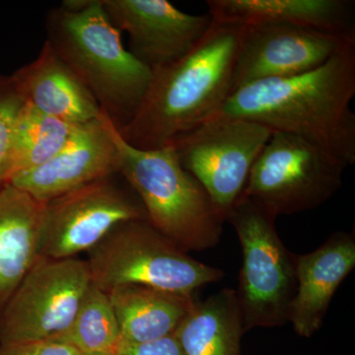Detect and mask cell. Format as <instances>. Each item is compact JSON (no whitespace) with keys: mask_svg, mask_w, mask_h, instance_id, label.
<instances>
[{"mask_svg":"<svg viewBox=\"0 0 355 355\" xmlns=\"http://www.w3.org/2000/svg\"><path fill=\"white\" fill-rule=\"evenodd\" d=\"M93 286L107 292L142 286L191 294L223 279V270L195 260L146 219L116 226L88 252Z\"/></svg>","mask_w":355,"mask_h":355,"instance_id":"5","label":"cell"},{"mask_svg":"<svg viewBox=\"0 0 355 355\" xmlns=\"http://www.w3.org/2000/svg\"><path fill=\"white\" fill-rule=\"evenodd\" d=\"M44 209L13 184L0 187V315L40 258Z\"/></svg>","mask_w":355,"mask_h":355,"instance_id":"17","label":"cell"},{"mask_svg":"<svg viewBox=\"0 0 355 355\" xmlns=\"http://www.w3.org/2000/svg\"><path fill=\"white\" fill-rule=\"evenodd\" d=\"M275 217L241 195L226 221L234 227L242 248L236 291L243 328H275L288 323L297 288L296 254L277 234Z\"/></svg>","mask_w":355,"mask_h":355,"instance_id":"6","label":"cell"},{"mask_svg":"<svg viewBox=\"0 0 355 355\" xmlns=\"http://www.w3.org/2000/svg\"><path fill=\"white\" fill-rule=\"evenodd\" d=\"M110 21L130 37V53L151 69L184 57L212 24L209 13L191 15L167 0H101Z\"/></svg>","mask_w":355,"mask_h":355,"instance_id":"12","label":"cell"},{"mask_svg":"<svg viewBox=\"0 0 355 355\" xmlns=\"http://www.w3.org/2000/svg\"><path fill=\"white\" fill-rule=\"evenodd\" d=\"M46 40L119 130L132 120L153 69L125 49L101 0H67L49 11Z\"/></svg>","mask_w":355,"mask_h":355,"instance_id":"3","label":"cell"},{"mask_svg":"<svg viewBox=\"0 0 355 355\" xmlns=\"http://www.w3.org/2000/svg\"><path fill=\"white\" fill-rule=\"evenodd\" d=\"M79 355H114V352H92V354H81Z\"/></svg>","mask_w":355,"mask_h":355,"instance_id":"25","label":"cell"},{"mask_svg":"<svg viewBox=\"0 0 355 355\" xmlns=\"http://www.w3.org/2000/svg\"><path fill=\"white\" fill-rule=\"evenodd\" d=\"M112 178L44 203L40 256L76 258L93 249L120 224L146 219L139 198L128 196Z\"/></svg>","mask_w":355,"mask_h":355,"instance_id":"10","label":"cell"},{"mask_svg":"<svg viewBox=\"0 0 355 355\" xmlns=\"http://www.w3.org/2000/svg\"><path fill=\"white\" fill-rule=\"evenodd\" d=\"M80 352L60 340H44V342L12 343L1 345L0 355H79Z\"/></svg>","mask_w":355,"mask_h":355,"instance_id":"24","label":"cell"},{"mask_svg":"<svg viewBox=\"0 0 355 355\" xmlns=\"http://www.w3.org/2000/svg\"><path fill=\"white\" fill-rule=\"evenodd\" d=\"M272 132L253 121L212 116L171 144L181 164L200 182L226 221Z\"/></svg>","mask_w":355,"mask_h":355,"instance_id":"8","label":"cell"},{"mask_svg":"<svg viewBox=\"0 0 355 355\" xmlns=\"http://www.w3.org/2000/svg\"><path fill=\"white\" fill-rule=\"evenodd\" d=\"M349 40L298 26H245L232 91L248 84L298 76L324 64Z\"/></svg>","mask_w":355,"mask_h":355,"instance_id":"11","label":"cell"},{"mask_svg":"<svg viewBox=\"0 0 355 355\" xmlns=\"http://www.w3.org/2000/svg\"><path fill=\"white\" fill-rule=\"evenodd\" d=\"M23 105L11 77H0V187L7 182L14 130Z\"/></svg>","mask_w":355,"mask_h":355,"instance_id":"22","label":"cell"},{"mask_svg":"<svg viewBox=\"0 0 355 355\" xmlns=\"http://www.w3.org/2000/svg\"><path fill=\"white\" fill-rule=\"evenodd\" d=\"M347 166L291 133L273 132L248 177L242 195L277 218L313 210L342 188Z\"/></svg>","mask_w":355,"mask_h":355,"instance_id":"7","label":"cell"},{"mask_svg":"<svg viewBox=\"0 0 355 355\" xmlns=\"http://www.w3.org/2000/svg\"><path fill=\"white\" fill-rule=\"evenodd\" d=\"M57 340L81 354L116 352L121 331L108 293L91 284L71 326Z\"/></svg>","mask_w":355,"mask_h":355,"instance_id":"21","label":"cell"},{"mask_svg":"<svg viewBox=\"0 0 355 355\" xmlns=\"http://www.w3.org/2000/svg\"><path fill=\"white\" fill-rule=\"evenodd\" d=\"M105 121L116 148V173L137 193L147 221L184 251L216 247L225 221L200 182L181 164L174 146L135 148L106 114Z\"/></svg>","mask_w":355,"mask_h":355,"instance_id":"4","label":"cell"},{"mask_svg":"<svg viewBox=\"0 0 355 355\" xmlns=\"http://www.w3.org/2000/svg\"><path fill=\"white\" fill-rule=\"evenodd\" d=\"M355 268V239L352 233H333L309 254H296L297 288L288 323L301 338H312L323 326L331 299Z\"/></svg>","mask_w":355,"mask_h":355,"instance_id":"14","label":"cell"},{"mask_svg":"<svg viewBox=\"0 0 355 355\" xmlns=\"http://www.w3.org/2000/svg\"><path fill=\"white\" fill-rule=\"evenodd\" d=\"M244 334L236 291L231 288L197 301L175 331L186 355H242Z\"/></svg>","mask_w":355,"mask_h":355,"instance_id":"19","label":"cell"},{"mask_svg":"<svg viewBox=\"0 0 355 355\" xmlns=\"http://www.w3.org/2000/svg\"><path fill=\"white\" fill-rule=\"evenodd\" d=\"M118 320L121 342H151L175 334L197 303L191 294L142 286H121L107 291Z\"/></svg>","mask_w":355,"mask_h":355,"instance_id":"18","label":"cell"},{"mask_svg":"<svg viewBox=\"0 0 355 355\" xmlns=\"http://www.w3.org/2000/svg\"><path fill=\"white\" fill-rule=\"evenodd\" d=\"M79 125L58 120L24 103L14 130L6 183L15 175L39 167L53 158Z\"/></svg>","mask_w":355,"mask_h":355,"instance_id":"20","label":"cell"},{"mask_svg":"<svg viewBox=\"0 0 355 355\" xmlns=\"http://www.w3.org/2000/svg\"><path fill=\"white\" fill-rule=\"evenodd\" d=\"M245 26L212 21L184 57L153 69L144 99L119 130L130 146L153 150L216 114L232 91L233 70Z\"/></svg>","mask_w":355,"mask_h":355,"instance_id":"2","label":"cell"},{"mask_svg":"<svg viewBox=\"0 0 355 355\" xmlns=\"http://www.w3.org/2000/svg\"><path fill=\"white\" fill-rule=\"evenodd\" d=\"M91 284L86 261L40 256L0 315V343L58 340L71 326Z\"/></svg>","mask_w":355,"mask_h":355,"instance_id":"9","label":"cell"},{"mask_svg":"<svg viewBox=\"0 0 355 355\" xmlns=\"http://www.w3.org/2000/svg\"><path fill=\"white\" fill-rule=\"evenodd\" d=\"M114 355H186L179 340L171 336L139 343H120Z\"/></svg>","mask_w":355,"mask_h":355,"instance_id":"23","label":"cell"},{"mask_svg":"<svg viewBox=\"0 0 355 355\" xmlns=\"http://www.w3.org/2000/svg\"><path fill=\"white\" fill-rule=\"evenodd\" d=\"M10 77L26 104L58 120L83 125L103 114L87 88L46 42L36 60Z\"/></svg>","mask_w":355,"mask_h":355,"instance_id":"16","label":"cell"},{"mask_svg":"<svg viewBox=\"0 0 355 355\" xmlns=\"http://www.w3.org/2000/svg\"><path fill=\"white\" fill-rule=\"evenodd\" d=\"M116 172V148L103 113L98 120L79 125L50 160L15 175L8 183L46 203Z\"/></svg>","mask_w":355,"mask_h":355,"instance_id":"13","label":"cell"},{"mask_svg":"<svg viewBox=\"0 0 355 355\" xmlns=\"http://www.w3.org/2000/svg\"><path fill=\"white\" fill-rule=\"evenodd\" d=\"M218 24L298 26L355 41V7L350 0H209Z\"/></svg>","mask_w":355,"mask_h":355,"instance_id":"15","label":"cell"},{"mask_svg":"<svg viewBox=\"0 0 355 355\" xmlns=\"http://www.w3.org/2000/svg\"><path fill=\"white\" fill-rule=\"evenodd\" d=\"M355 42L317 69L248 84L214 116L245 119L313 142L349 167L355 163Z\"/></svg>","mask_w":355,"mask_h":355,"instance_id":"1","label":"cell"}]
</instances>
